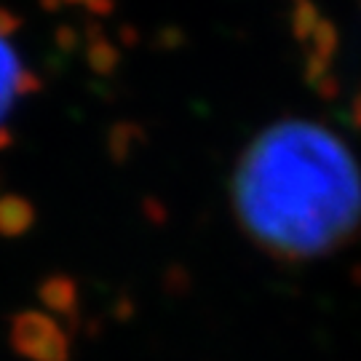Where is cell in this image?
I'll use <instances>...</instances> for the list:
<instances>
[{
    "label": "cell",
    "instance_id": "2",
    "mask_svg": "<svg viewBox=\"0 0 361 361\" xmlns=\"http://www.w3.org/2000/svg\"><path fill=\"white\" fill-rule=\"evenodd\" d=\"M27 86H35V78L22 70V62L6 38H0V121L8 116L16 94L30 91Z\"/></svg>",
    "mask_w": 361,
    "mask_h": 361
},
{
    "label": "cell",
    "instance_id": "3",
    "mask_svg": "<svg viewBox=\"0 0 361 361\" xmlns=\"http://www.w3.org/2000/svg\"><path fill=\"white\" fill-rule=\"evenodd\" d=\"M32 222V209L19 195L0 198V235H19Z\"/></svg>",
    "mask_w": 361,
    "mask_h": 361
},
{
    "label": "cell",
    "instance_id": "1",
    "mask_svg": "<svg viewBox=\"0 0 361 361\" xmlns=\"http://www.w3.org/2000/svg\"><path fill=\"white\" fill-rule=\"evenodd\" d=\"M246 235L284 259L335 252L361 225V166L316 121L284 118L246 145L231 182Z\"/></svg>",
    "mask_w": 361,
    "mask_h": 361
},
{
    "label": "cell",
    "instance_id": "4",
    "mask_svg": "<svg viewBox=\"0 0 361 361\" xmlns=\"http://www.w3.org/2000/svg\"><path fill=\"white\" fill-rule=\"evenodd\" d=\"M16 27H19V19H16L13 13L6 11V8H0V38H6Z\"/></svg>",
    "mask_w": 361,
    "mask_h": 361
}]
</instances>
